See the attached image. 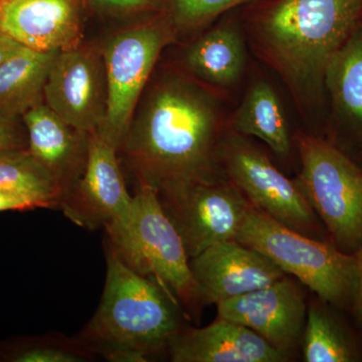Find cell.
I'll return each instance as SVG.
<instances>
[{"label": "cell", "instance_id": "obj_15", "mask_svg": "<svg viewBox=\"0 0 362 362\" xmlns=\"http://www.w3.org/2000/svg\"><path fill=\"white\" fill-rule=\"evenodd\" d=\"M168 350L173 362L288 361L254 331L218 316L206 327H183L171 338Z\"/></svg>", "mask_w": 362, "mask_h": 362}, {"label": "cell", "instance_id": "obj_2", "mask_svg": "<svg viewBox=\"0 0 362 362\" xmlns=\"http://www.w3.org/2000/svg\"><path fill=\"white\" fill-rule=\"evenodd\" d=\"M245 21L267 63L313 99L331 58L362 23V0H259L246 6Z\"/></svg>", "mask_w": 362, "mask_h": 362}, {"label": "cell", "instance_id": "obj_23", "mask_svg": "<svg viewBox=\"0 0 362 362\" xmlns=\"http://www.w3.org/2000/svg\"><path fill=\"white\" fill-rule=\"evenodd\" d=\"M96 354L80 338L45 335L18 342L4 350V358L13 362H87Z\"/></svg>", "mask_w": 362, "mask_h": 362}, {"label": "cell", "instance_id": "obj_27", "mask_svg": "<svg viewBox=\"0 0 362 362\" xmlns=\"http://www.w3.org/2000/svg\"><path fill=\"white\" fill-rule=\"evenodd\" d=\"M39 207L44 206L33 197L0 188V213L6 211H26Z\"/></svg>", "mask_w": 362, "mask_h": 362}, {"label": "cell", "instance_id": "obj_4", "mask_svg": "<svg viewBox=\"0 0 362 362\" xmlns=\"http://www.w3.org/2000/svg\"><path fill=\"white\" fill-rule=\"evenodd\" d=\"M104 228L107 244L130 268L156 279L188 316L199 315L204 303L187 250L153 187L138 185L130 216Z\"/></svg>", "mask_w": 362, "mask_h": 362}, {"label": "cell", "instance_id": "obj_1", "mask_svg": "<svg viewBox=\"0 0 362 362\" xmlns=\"http://www.w3.org/2000/svg\"><path fill=\"white\" fill-rule=\"evenodd\" d=\"M141 100L120 148L138 185L157 192L176 183L225 177L218 161L223 136L220 108L209 90L169 76Z\"/></svg>", "mask_w": 362, "mask_h": 362}, {"label": "cell", "instance_id": "obj_25", "mask_svg": "<svg viewBox=\"0 0 362 362\" xmlns=\"http://www.w3.org/2000/svg\"><path fill=\"white\" fill-rule=\"evenodd\" d=\"M100 13L112 16H124L160 11L162 0H86Z\"/></svg>", "mask_w": 362, "mask_h": 362}, {"label": "cell", "instance_id": "obj_9", "mask_svg": "<svg viewBox=\"0 0 362 362\" xmlns=\"http://www.w3.org/2000/svg\"><path fill=\"white\" fill-rule=\"evenodd\" d=\"M157 194L189 259L214 245L237 240L251 207L226 177L176 183L160 188Z\"/></svg>", "mask_w": 362, "mask_h": 362}, {"label": "cell", "instance_id": "obj_20", "mask_svg": "<svg viewBox=\"0 0 362 362\" xmlns=\"http://www.w3.org/2000/svg\"><path fill=\"white\" fill-rule=\"evenodd\" d=\"M233 127L240 135L262 140L279 156H287L291 149L284 108L277 92L265 81H258L247 90L235 112Z\"/></svg>", "mask_w": 362, "mask_h": 362}, {"label": "cell", "instance_id": "obj_17", "mask_svg": "<svg viewBox=\"0 0 362 362\" xmlns=\"http://www.w3.org/2000/svg\"><path fill=\"white\" fill-rule=\"evenodd\" d=\"M244 35L235 20L221 21L188 47L187 69L195 78L214 87L237 84L246 69Z\"/></svg>", "mask_w": 362, "mask_h": 362}, {"label": "cell", "instance_id": "obj_24", "mask_svg": "<svg viewBox=\"0 0 362 362\" xmlns=\"http://www.w3.org/2000/svg\"><path fill=\"white\" fill-rule=\"evenodd\" d=\"M259 0H162L161 11L175 33H192L221 14Z\"/></svg>", "mask_w": 362, "mask_h": 362}, {"label": "cell", "instance_id": "obj_19", "mask_svg": "<svg viewBox=\"0 0 362 362\" xmlns=\"http://www.w3.org/2000/svg\"><path fill=\"white\" fill-rule=\"evenodd\" d=\"M58 54L23 47L0 65V116L21 119L45 102V82Z\"/></svg>", "mask_w": 362, "mask_h": 362}, {"label": "cell", "instance_id": "obj_18", "mask_svg": "<svg viewBox=\"0 0 362 362\" xmlns=\"http://www.w3.org/2000/svg\"><path fill=\"white\" fill-rule=\"evenodd\" d=\"M324 89L343 133L362 152V23L331 58Z\"/></svg>", "mask_w": 362, "mask_h": 362}, {"label": "cell", "instance_id": "obj_3", "mask_svg": "<svg viewBox=\"0 0 362 362\" xmlns=\"http://www.w3.org/2000/svg\"><path fill=\"white\" fill-rule=\"evenodd\" d=\"M106 261L101 301L78 338L108 361H150L185 327L182 308L156 279L133 270L108 244Z\"/></svg>", "mask_w": 362, "mask_h": 362}, {"label": "cell", "instance_id": "obj_8", "mask_svg": "<svg viewBox=\"0 0 362 362\" xmlns=\"http://www.w3.org/2000/svg\"><path fill=\"white\" fill-rule=\"evenodd\" d=\"M218 161L223 175L255 209L309 237L320 232L319 218L299 181L283 175L262 150L242 136H223Z\"/></svg>", "mask_w": 362, "mask_h": 362}, {"label": "cell", "instance_id": "obj_14", "mask_svg": "<svg viewBox=\"0 0 362 362\" xmlns=\"http://www.w3.org/2000/svg\"><path fill=\"white\" fill-rule=\"evenodd\" d=\"M84 0H1L0 32L37 52H62L81 44Z\"/></svg>", "mask_w": 362, "mask_h": 362}, {"label": "cell", "instance_id": "obj_12", "mask_svg": "<svg viewBox=\"0 0 362 362\" xmlns=\"http://www.w3.org/2000/svg\"><path fill=\"white\" fill-rule=\"evenodd\" d=\"M216 307L218 317L246 326L288 358L306 322L303 292L287 276L268 287L221 302Z\"/></svg>", "mask_w": 362, "mask_h": 362}, {"label": "cell", "instance_id": "obj_31", "mask_svg": "<svg viewBox=\"0 0 362 362\" xmlns=\"http://www.w3.org/2000/svg\"><path fill=\"white\" fill-rule=\"evenodd\" d=\"M0 1H1V0H0Z\"/></svg>", "mask_w": 362, "mask_h": 362}, {"label": "cell", "instance_id": "obj_28", "mask_svg": "<svg viewBox=\"0 0 362 362\" xmlns=\"http://www.w3.org/2000/svg\"><path fill=\"white\" fill-rule=\"evenodd\" d=\"M356 259V281L354 298L351 302V310L356 317L357 324L362 330V247L354 252Z\"/></svg>", "mask_w": 362, "mask_h": 362}, {"label": "cell", "instance_id": "obj_10", "mask_svg": "<svg viewBox=\"0 0 362 362\" xmlns=\"http://www.w3.org/2000/svg\"><path fill=\"white\" fill-rule=\"evenodd\" d=\"M44 101L76 130L97 132L108 103L102 51L78 45L59 52L45 82Z\"/></svg>", "mask_w": 362, "mask_h": 362}, {"label": "cell", "instance_id": "obj_22", "mask_svg": "<svg viewBox=\"0 0 362 362\" xmlns=\"http://www.w3.org/2000/svg\"><path fill=\"white\" fill-rule=\"evenodd\" d=\"M0 188L33 197L44 209H59L61 202L58 183L28 149L0 151Z\"/></svg>", "mask_w": 362, "mask_h": 362}, {"label": "cell", "instance_id": "obj_11", "mask_svg": "<svg viewBox=\"0 0 362 362\" xmlns=\"http://www.w3.org/2000/svg\"><path fill=\"white\" fill-rule=\"evenodd\" d=\"M132 204L118 150L90 133L84 171L63 195L59 209L76 225L94 230L126 220Z\"/></svg>", "mask_w": 362, "mask_h": 362}, {"label": "cell", "instance_id": "obj_5", "mask_svg": "<svg viewBox=\"0 0 362 362\" xmlns=\"http://www.w3.org/2000/svg\"><path fill=\"white\" fill-rule=\"evenodd\" d=\"M237 240L268 257L330 306H351L356 281L354 254L291 230L252 206Z\"/></svg>", "mask_w": 362, "mask_h": 362}, {"label": "cell", "instance_id": "obj_21", "mask_svg": "<svg viewBox=\"0 0 362 362\" xmlns=\"http://www.w3.org/2000/svg\"><path fill=\"white\" fill-rule=\"evenodd\" d=\"M320 300L307 310L303 331V358L307 362H354L361 350L329 304Z\"/></svg>", "mask_w": 362, "mask_h": 362}, {"label": "cell", "instance_id": "obj_13", "mask_svg": "<svg viewBox=\"0 0 362 362\" xmlns=\"http://www.w3.org/2000/svg\"><path fill=\"white\" fill-rule=\"evenodd\" d=\"M189 264L204 304L218 305L287 276L268 257L237 240L207 247Z\"/></svg>", "mask_w": 362, "mask_h": 362}, {"label": "cell", "instance_id": "obj_16", "mask_svg": "<svg viewBox=\"0 0 362 362\" xmlns=\"http://www.w3.org/2000/svg\"><path fill=\"white\" fill-rule=\"evenodd\" d=\"M21 120L28 151L51 173L63 197L84 171L89 134L71 127L45 102L23 114Z\"/></svg>", "mask_w": 362, "mask_h": 362}, {"label": "cell", "instance_id": "obj_30", "mask_svg": "<svg viewBox=\"0 0 362 362\" xmlns=\"http://www.w3.org/2000/svg\"><path fill=\"white\" fill-rule=\"evenodd\" d=\"M359 156H361V161H359V165L361 166L362 168V152H361V153H359Z\"/></svg>", "mask_w": 362, "mask_h": 362}, {"label": "cell", "instance_id": "obj_6", "mask_svg": "<svg viewBox=\"0 0 362 362\" xmlns=\"http://www.w3.org/2000/svg\"><path fill=\"white\" fill-rule=\"evenodd\" d=\"M299 181L331 243L354 255L362 247V168L335 143L297 136Z\"/></svg>", "mask_w": 362, "mask_h": 362}, {"label": "cell", "instance_id": "obj_29", "mask_svg": "<svg viewBox=\"0 0 362 362\" xmlns=\"http://www.w3.org/2000/svg\"><path fill=\"white\" fill-rule=\"evenodd\" d=\"M23 45L0 32V65L20 51Z\"/></svg>", "mask_w": 362, "mask_h": 362}, {"label": "cell", "instance_id": "obj_7", "mask_svg": "<svg viewBox=\"0 0 362 362\" xmlns=\"http://www.w3.org/2000/svg\"><path fill=\"white\" fill-rule=\"evenodd\" d=\"M173 35L165 14L157 11L152 20L112 35L102 49L108 103L104 122L96 133L118 151L159 54Z\"/></svg>", "mask_w": 362, "mask_h": 362}, {"label": "cell", "instance_id": "obj_26", "mask_svg": "<svg viewBox=\"0 0 362 362\" xmlns=\"http://www.w3.org/2000/svg\"><path fill=\"white\" fill-rule=\"evenodd\" d=\"M28 149V134L20 119L0 116V151Z\"/></svg>", "mask_w": 362, "mask_h": 362}]
</instances>
